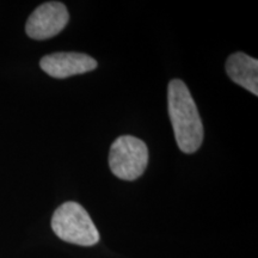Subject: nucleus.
<instances>
[{
    "mask_svg": "<svg viewBox=\"0 0 258 258\" xmlns=\"http://www.w3.org/2000/svg\"><path fill=\"white\" fill-rule=\"evenodd\" d=\"M167 101L177 145L184 153L196 152L203 141V124L195 101L182 80H171Z\"/></svg>",
    "mask_w": 258,
    "mask_h": 258,
    "instance_id": "nucleus-1",
    "label": "nucleus"
},
{
    "mask_svg": "<svg viewBox=\"0 0 258 258\" xmlns=\"http://www.w3.org/2000/svg\"><path fill=\"white\" fill-rule=\"evenodd\" d=\"M51 228L60 239L67 243L92 246L98 243L99 233L91 217L77 202H66L54 212Z\"/></svg>",
    "mask_w": 258,
    "mask_h": 258,
    "instance_id": "nucleus-2",
    "label": "nucleus"
},
{
    "mask_svg": "<svg viewBox=\"0 0 258 258\" xmlns=\"http://www.w3.org/2000/svg\"><path fill=\"white\" fill-rule=\"evenodd\" d=\"M148 164L147 145L140 139L123 135L112 143L109 153V166L116 177L134 180L146 170Z\"/></svg>",
    "mask_w": 258,
    "mask_h": 258,
    "instance_id": "nucleus-3",
    "label": "nucleus"
},
{
    "mask_svg": "<svg viewBox=\"0 0 258 258\" xmlns=\"http://www.w3.org/2000/svg\"><path fill=\"white\" fill-rule=\"evenodd\" d=\"M69 19V11L62 3H44L30 15L25 30L34 40H47L62 31Z\"/></svg>",
    "mask_w": 258,
    "mask_h": 258,
    "instance_id": "nucleus-4",
    "label": "nucleus"
},
{
    "mask_svg": "<svg viewBox=\"0 0 258 258\" xmlns=\"http://www.w3.org/2000/svg\"><path fill=\"white\" fill-rule=\"evenodd\" d=\"M40 66L48 76L63 79L93 71L97 61L83 53H53L42 57Z\"/></svg>",
    "mask_w": 258,
    "mask_h": 258,
    "instance_id": "nucleus-5",
    "label": "nucleus"
},
{
    "mask_svg": "<svg viewBox=\"0 0 258 258\" xmlns=\"http://www.w3.org/2000/svg\"><path fill=\"white\" fill-rule=\"evenodd\" d=\"M226 72L235 84L247 91L258 95V61L244 53H234L228 56Z\"/></svg>",
    "mask_w": 258,
    "mask_h": 258,
    "instance_id": "nucleus-6",
    "label": "nucleus"
}]
</instances>
